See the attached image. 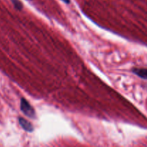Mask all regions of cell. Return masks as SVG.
<instances>
[{
  "label": "cell",
  "mask_w": 147,
  "mask_h": 147,
  "mask_svg": "<svg viewBox=\"0 0 147 147\" xmlns=\"http://www.w3.org/2000/svg\"><path fill=\"white\" fill-rule=\"evenodd\" d=\"M20 109L29 118L34 119L35 117V111L32 106L30 104L28 101L25 98H22L20 101Z\"/></svg>",
  "instance_id": "1"
},
{
  "label": "cell",
  "mask_w": 147,
  "mask_h": 147,
  "mask_svg": "<svg viewBox=\"0 0 147 147\" xmlns=\"http://www.w3.org/2000/svg\"><path fill=\"white\" fill-rule=\"evenodd\" d=\"M19 122H20V126L22 127L24 130L27 131L28 132H32L33 131V126H32L31 123L27 120L23 119V118H20L19 119Z\"/></svg>",
  "instance_id": "2"
},
{
  "label": "cell",
  "mask_w": 147,
  "mask_h": 147,
  "mask_svg": "<svg viewBox=\"0 0 147 147\" xmlns=\"http://www.w3.org/2000/svg\"><path fill=\"white\" fill-rule=\"evenodd\" d=\"M133 73L139 77L144 79H147V68H134Z\"/></svg>",
  "instance_id": "3"
},
{
  "label": "cell",
  "mask_w": 147,
  "mask_h": 147,
  "mask_svg": "<svg viewBox=\"0 0 147 147\" xmlns=\"http://www.w3.org/2000/svg\"><path fill=\"white\" fill-rule=\"evenodd\" d=\"M11 2L13 3V4H14V7H15L17 9L21 10L22 9V4L19 0H11Z\"/></svg>",
  "instance_id": "4"
},
{
  "label": "cell",
  "mask_w": 147,
  "mask_h": 147,
  "mask_svg": "<svg viewBox=\"0 0 147 147\" xmlns=\"http://www.w3.org/2000/svg\"><path fill=\"white\" fill-rule=\"evenodd\" d=\"M63 1H64L65 4H69L70 3V0H62Z\"/></svg>",
  "instance_id": "5"
}]
</instances>
